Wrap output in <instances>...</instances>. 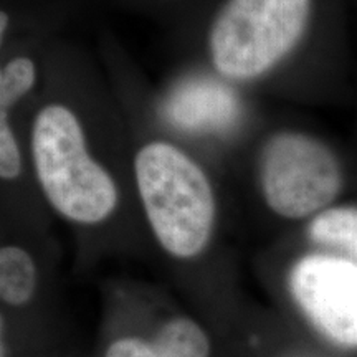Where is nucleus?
I'll use <instances>...</instances> for the list:
<instances>
[{"mask_svg": "<svg viewBox=\"0 0 357 357\" xmlns=\"http://www.w3.org/2000/svg\"><path fill=\"white\" fill-rule=\"evenodd\" d=\"M24 136L30 178L58 215L83 227L114 215L123 199L121 177L73 98L48 95L38 101Z\"/></svg>", "mask_w": 357, "mask_h": 357, "instance_id": "obj_1", "label": "nucleus"}, {"mask_svg": "<svg viewBox=\"0 0 357 357\" xmlns=\"http://www.w3.org/2000/svg\"><path fill=\"white\" fill-rule=\"evenodd\" d=\"M129 184L164 252L192 260L207 250L220 202L217 181L192 147L166 134L144 137L132 147Z\"/></svg>", "mask_w": 357, "mask_h": 357, "instance_id": "obj_2", "label": "nucleus"}, {"mask_svg": "<svg viewBox=\"0 0 357 357\" xmlns=\"http://www.w3.org/2000/svg\"><path fill=\"white\" fill-rule=\"evenodd\" d=\"M316 13V0H225L205 30V66L242 89L271 82L310 52Z\"/></svg>", "mask_w": 357, "mask_h": 357, "instance_id": "obj_3", "label": "nucleus"}, {"mask_svg": "<svg viewBox=\"0 0 357 357\" xmlns=\"http://www.w3.org/2000/svg\"><path fill=\"white\" fill-rule=\"evenodd\" d=\"M252 184L273 215L311 220L339 204L349 184V167L323 134L281 126L266 131L257 142Z\"/></svg>", "mask_w": 357, "mask_h": 357, "instance_id": "obj_4", "label": "nucleus"}, {"mask_svg": "<svg viewBox=\"0 0 357 357\" xmlns=\"http://www.w3.org/2000/svg\"><path fill=\"white\" fill-rule=\"evenodd\" d=\"M154 111L167 136L184 142L222 144L248 123L245 89L204 70L178 75L155 98Z\"/></svg>", "mask_w": 357, "mask_h": 357, "instance_id": "obj_5", "label": "nucleus"}, {"mask_svg": "<svg viewBox=\"0 0 357 357\" xmlns=\"http://www.w3.org/2000/svg\"><path fill=\"white\" fill-rule=\"evenodd\" d=\"M294 303L321 334L336 344L357 346V263L339 253L311 252L287 276Z\"/></svg>", "mask_w": 357, "mask_h": 357, "instance_id": "obj_6", "label": "nucleus"}, {"mask_svg": "<svg viewBox=\"0 0 357 357\" xmlns=\"http://www.w3.org/2000/svg\"><path fill=\"white\" fill-rule=\"evenodd\" d=\"M311 243L357 263V204L339 202L311 218L306 227Z\"/></svg>", "mask_w": 357, "mask_h": 357, "instance_id": "obj_7", "label": "nucleus"}, {"mask_svg": "<svg viewBox=\"0 0 357 357\" xmlns=\"http://www.w3.org/2000/svg\"><path fill=\"white\" fill-rule=\"evenodd\" d=\"M42 78V66L33 50L8 52L0 66V113L17 111L33 96Z\"/></svg>", "mask_w": 357, "mask_h": 357, "instance_id": "obj_8", "label": "nucleus"}, {"mask_svg": "<svg viewBox=\"0 0 357 357\" xmlns=\"http://www.w3.org/2000/svg\"><path fill=\"white\" fill-rule=\"evenodd\" d=\"M37 288V265L32 255L19 245H6L0 250V296L12 306L32 300Z\"/></svg>", "mask_w": 357, "mask_h": 357, "instance_id": "obj_9", "label": "nucleus"}, {"mask_svg": "<svg viewBox=\"0 0 357 357\" xmlns=\"http://www.w3.org/2000/svg\"><path fill=\"white\" fill-rule=\"evenodd\" d=\"M158 357H208V341L199 324L190 319H172L154 341Z\"/></svg>", "mask_w": 357, "mask_h": 357, "instance_id": "obj_10", "label": "nucleus"}, {"mask_svg": "<svg viewBox=\"0 0 357 357\" xmlns=\"http://www.w3.org/2000/svg\"><path fill=\"white\" fill-rule=\"evenodd\" d=\"M15 116L0 113V181L8 185L22 184L30 176L25 136H22Z\"/></svg>", "mask_w": 357, "mask_h": 357, "instance_id": "obj_11", "label": "nucleus"}, {"mask_svg": "<svg viewBox=\"0 0 357 357\" xmlns=\"http://www.w3.org/2000/svg\"><path fill=\"white\" fill-rule=\"evenodd\" d=\"M106 357H158L154 347L141 339H119L109 346Z\"/></svg>", "mask_w": 357, "mask_h": 357, "instance_id": "obj_12", "label": "nucleus"}]
</instances>
